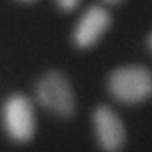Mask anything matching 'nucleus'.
<instances>
[{"instance_id": "f257e3e1", "label": "nucleus", "mask_w": 152, "mask_h": 152, "mask_svg": "<svg viewBox=\"0 0 152 152\" xmlns=\"http://www.w3.org/2000/svg\"><path fill=\"white\" fill-rule=\"evenodd\" d=\"M107 88L116 101L138 104L152 96V73L143 65H123L110 72Z\"/></svg>"}, {"instance_id": "f03ea898", "label": "nucleus", "mask_w": 152, "mask_h": 152, "mask_svg": "<svg viewBox=\"0 0 152 152\" xmlns=\"http://www.w3.org/2000/svg\"><path fill=\"white\" fill-rule=\"evenodd\" d=\"M39 104L61 118H70L76 110V96L68 78L59 70L47 72L36 86Z\"/></svg>"}, {"instance_id": "7ed1b4c3", "label": "nucleus", "mask_w": 152, "mask_h": 152, "mask_svg": "<svg viewBox=\"0 0 152 152\" xmlns=\"http://www.w3.org/2000/svg\"><path fill=\"white\" fill-rule=\"evenodd\" d=\"M3 127L12 141L26 143L36 132V116L31 101L22 93L11 95L2 110Z\"/></svg>"}, {"instance_id": "20e7f679", "label": "nucleus", "mask_w": 152, "mask_h": 152, "mask_svg": "<svg viewBox=\"0 0 152 152\" xmlns=\"http://www.w3.org/2000/svg\"><path fill=\"white\" fill-rule=\"evenodd\" d=\"M93 132L102 152H121L126 143V129L112 107L101 104L92 115Z\"/></svg>"}, {"instance_id": "39448f33", "label": "nucleus", "mask_w": 152, "mask_h": 152, "mask_svg": "<svg viewBox=\"0 0 152 152\" xmlns=\"http://www.w3.org/2000/svg\"><path fill=\"white\" fill-rule=\"evenodd\" d=\"M112 23V16L102 6H90L79 17L73 30V42L78 48H90L104 36Z\"/></svg>"}, {"instance_id": "423d86ee", "label": "nucleus", "mask_w": 152, "mask_h": 152, "mask_svg": "<svg viewBox=\"0 0 152 152\" xmlns=\"http://www.w3.org/2000/svg\"><path fill=\"white\" fill-rule=\"evenodd\" d=\"M79 2H81V0H56L58 6L62 11H72V10H75L76 6L79 5Z\"/></svg>"}, {"instance_id": "0eeeda50", "label": "nucleus", "mask_w": 152, "mask_h": 152, "mask_svg": "<svg viewBox=\"0 0 152 152\" xmlns=\"http://www.w3.org/2000/svg\"><path fill=\"white\" fill-rule=\"evenodd\" d=\"M104 3H109V5H116V3H121L123 0H102Z\"/></svg>"}, {"instance_id": "6e6552de", "label": "nucleus", "mask_w": 152, "mask_h": 152, "mask_svg": "<svg viewBox=\"0 0 152 152\" xmlns=\"http://www.w3.org/2000/svg\"><path fill=\"white\" fill-rule=\"evenodd\" d=\"M148 47H149V50L152 51V33L149 34V37H148Z\"/></svg>"}, {"instance_id": "1a4fd4ad", "label": "nucleus", "mask_w": 152, "mask_h": 152, "mask_svg": "<svg viewBox=\"0 0 152 152\" xmlns=\"http://www.w3.org/2000/svg\"><path fill=\"white\" fill-rule=\"evenodd\" d=\"M22 2H33V0H22Z\"/></svg>"}]
</instances>
